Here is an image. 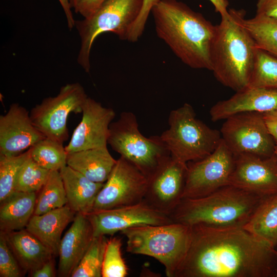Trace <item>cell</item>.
<instances>
[{
    "instance_id": "obj_17",
    "label": "cell",
    "mask_w": 277,
    "mask_h": 277,
    "mask_svg": "<svg viewBox=\"0 0 277 277\" xmlns=\"http://www.w3.org/2000/svg\"><path fill=\"white\" fill-rule=\"evenodd\" d=\"M45 137L33 125L29 111L17 103L0 116V155L19 154Z\"/></svg>"
},
{
    "instance_id": "obj_31",
    "label": "cell",
    "mask_w": 277,
    "mask_h": 277,
    "mask_svg": "<svg viewBox=\"0 0 277 277\" xmlns=\"http://www.w3.org/2000/svg\"><path fill=\"white\" fill-rule=\"evenodd\" d=\"M30 155L29 149L16 155H0V203L15 192L18 174Z\"/></svg>"
},
{
    "instance_id": "obj_2",
    "label": "cell",
    "mask_w": 277,
    "mask_h": 277,
    "mask_svg": "<svg viewBox=\"0 0 277 277\" xmlns=\"http://www.w3.org/2000/svg\"><path fill=\"white\" fill-rule=\"evenodd\" d=\"M151 13L157 36L183 63L193 69L211 70L216 26L177 0H160Z\"/></svg>"
},
{
    "instance_id": "obj_14",
    "label": "cell",
    "mask_w": 277,
    "mask_h": 277,
    "mask_svg": "<svg viewBox=\"0 0 277 277\" xmlns=\"http://www.w3.org/2000/svg\"><path fill=\"white\" fill-rule=\"evenodd\" d=\"M92 224L94 237L112 235L117 232L143 225H159L173 223L170 217L145 201L87 214Z\"/></svg>"
},
{
    "instance_id": "obj_44",
    "label": "cell",
    "mask_w": 277,
    "mask_h": 277,
    "mask_svg": "<svg viewBox=\"0 0 277 277\" xmlns=\"http://www.w3.org/2000/svg\"><path fill=\"white\" fill-rule=\"evenodd\" d=\"M275 254H276V257H277V250H275ZM275 277H277V273H276V276H275Z\"/></svg>"
},
{
    "instance_id": "obj_19",
    "label": "cell",
    "mask_w": 277,
    "mask_h": 277,
    "mask_svg": "<svg viewBox=\"0 0 277 277\" xmlns=\"http://www.w3.org/2000/svg\"><path fill=\"white\" fill-rule=\"evenodd\" d=\"M93 238L92 226L87 215L76 213L72 225L62 238L60 244L58 276H71Z\"/></svg>"
},
{
    "instance_id": "obj_43",
    "label": "cell",
    "mask_w": 277,
    "mask_h": 277,
    "mask_svg": "<svg viewBox=\"0 0 277 277\" xmlns=\"http://www.w3.org/2000/svg\"><path fill=\"white\" fill-rule=\"evenodd\" d=\"M274 154L277 157V146H275V147Z\"/></svg>"
},
{
    "instance_id": "obj_23",
    "label": "cell",
    "mask_w": 277,
    "mask_h": 277,
    "mask_svg": "<svg viewBox=\"0 0 277 277\" xmlns=\"http://www.w3.org/2000/svg\"><path fill=\"white\" fill-rule=\"evenodd\" d=\"M107 146L67 154V165L92 181L104 183L116 163Z\"/></svg>"
},
{
    "instance_id": "obj_16",
    "label": "cell",
    "mask_w": 277,
    "mask_h": 277,
    "mask_svg": "<svg viewBox=\"0 0 277 277\" xmlns=\"http://www.w3.org/2000/svg\"><path fill=\"white\" fill-rule=\"evenodd\" d=\"M82 113L81 121L65 147L67 154L106 147L108 144L109 126L115 116L114 110L103 106L100 102L88 96Z\"/></svg>"
},
{
    "instance_id": "obj_11",
    "label": "cell",
    "mask_w": 277,
    "mask_h": 277,
    "mask_svg": "<svg viewBox=\"0 0 277 277\" xmlns=\"http://www.w3.org/2000/svg\"><path fill=\"white\" fill-rule=\"evenodd\" d=\"M234 164V156L222 139L210 154L187 163L182 199L204 197L230 185Z\"/></svg>"
},
{
    "instance_id": "obj_13",
    "label": "cell",
    "mask_w": 277,
    "mask_h": 277,
    "mask_svg": "<svg viewBox=\"0 0 277 277\" xmlns=\"http://www.w3.org/2000/svg\"><path fill=\"white\" fill-rule=\"evenodd\" d=\"M187 170V164L169 155L163 159L147 177L143 200L168 216L182 200Z\"/></svg>"
},
{
    "instance_id": "obj_4",
    "label": "cell",
    "mask_w": 277,
    "mask_h": 277,
    "mask_svg": "<svg viewBox=\"0 0 277 277\" xmlns=\"http://www.w3.org/2000/svg\"><path fill=\"white\" fill-rule=\"evenodd\" d=\"M265 198L228 185L204 197L182 199L169 216L189 226L243 227Z\"/></svg>"
},
{
    "instance_id": "obj_7",
    "label": "cell",
    "mask_w": 277,
    "mask_h": 277,
    "mask_svg": "<svg viewBox=\"0 0 277 277\" xmlns=\"http://www.w3.org/2000/svg\"><path fill=\"white\" fill-rule=\"evenodd\" d=\"M143 0H106L90 16L75 21L81 45L77 61L86 72L90 70V52L95 39L110 32L128 41L142 9Z\"/></svg>"
},
{
    "instance_id": "obj_34",
    "label": "cell",
    "mask_w": 277,
    "mask_h": 277,
    "mask_svg": "<svg viewBox=\"0 0 277 277\" xmlns=\"http://www.w3.org/2000/svg\"><path fill=\"white\" fill-rule=\"evenodd\" d=\"M21 269L9 245L5 233L1 231L0 276H21L22 275Z\"/></svg>"
},
{
    "instance_id": "obj_41",
    "label": "cell",
    "mask_w": 277,
    "mask_h": 277,
    "mask_svg": "<svg viewBox=\"0 0 277 277\" xmlns=\"http://www.w3.org/2000/svg\"><path fill=\"white\" fill-rule=\"evenodd\" d=\"M215 8V10L221 15V16H226L228 14L227 7L229 3L227 0H208Z\"/></svg>"
},
{
    "instance_id": "obj_32",
    "label": "cell",
    "mask_w": 277,
    "mask_h": 277,
    "mask_svg": "<svg viewBox=\"0 0 277 277\" xmlns=\"http://www.w3.org/2000/svg\"><path fill=\"white\" fill-rule=\"evenodd\" d=\"M50 171L39 166L30 155L18 174L15 192L37 193L47 182Z\"/></svg>"
},
{
    "instance_id": "obj_18",
    "label": "cell",
    "mask_w": 277,
    "mask_h": 277,
    "mask_svg": "<svg viewBox=\"0 0 277 277\" xmlns=\"http://www.w3.org/2000/svg\"><path fill=\"white\" fill-rule=\"evenodd\" d=\"M277 109V89L247 87L229 98L221 101L210 109L213 122L244 112L265 113Z\"/></svg>"
},
{
    "instance_id": "obj_22",
    "label": "cell",
    "mask_w": 277,
    "mask_h": 277,
    "mask_svg": "<svg viewBox=\"0 0 277 277\" xmlns=\"http://www.w3.org/2000/svg\"><path fill=\"white\" fill-rule=\"evenodd\" d=\"M68 201L67 204L76 213L92 212L96 197L104 183H96L66 165L60 170Z\"/></svg>"
},
{
    "instance_id": "obj_26",
    "label": "cell",
    "mask_w": 277,
    "mask_h": 277,
    "mask_svg": "<svg viewBox=\"0 0 277 277\" xmlns=\"http://www.w3.org/2000/svg\"><path fill=\"white\" fill-rule=\"evenodd\" d=\"M243 23L258 48L277 56L276 19L256 14Z\"/></svg>"
},
{
    "instance_id": "obj_33",
    "label": "cell",
    "mask_w": 277,
    "mask_h": 277,
    "mask_svg": "<svg viewBox=\"0 0 277 277\" xmlns=\"http://www.w3.org/2000/svg\"><path fill=\"white\" fill-rule=\"evenodd\" d=\"M122 245L119 238L108 239L102 265V277H125L128 275V268L122 256Z\"/></svg>"
},
{
    "instance_id": "obj_10",
    "label": "cell",
    "mask_w": 277,
    "mask_h": 277,
    "mask_svg": "<svg viewBox=\"0 0 277 277\" xmlns=\"http://www.w3.org/2000/svg\"><path fill=\"white\" fill-rule=\"evenodd\" d=\"M222 139L234 155L251 154L263 157L274 154L275 143L265 125L263 113L244 112L225 120Z\"/></svg>"
},
{
    "instance_id": "obj_29",
    "label": "cell",
    "mask_w": 277,
    "mask_h": 277,
    "mask_svg": "<svg viewBox=\"0 0 277 277\" xmlns=\"http://www.w3.org/2000/svg\"><path fill=\"white\" fill-rule=\"evenodd\" d=\"M247 87L277 89V56L258 48Z\"/></svg>"
},
{
    "instance_id": "obj_8",
    "label": "cell",
    "mask_w": 277,
    "mask_h": 277,
    "mask_svg": "<svg viewBox=\"0 0 277 277\" xmlns=\"http://www.w3.org/2000/svg\"><path fill=\"white\" fill-rule=\"evenodd\" d=\"M108 144L147 178L163 159L170 155L160 136L146 137L141 133L136 117L131 112H122L116 121L111 122Z\"/></svg>"
},
{
    "instance_id": "obj_15",
    "label": "cell",
    "mask_w": 277,
    "mask_h": 277,
    "mask_svg": "<svg viewBox=\"0 0 277 277\" xmlns=\"http://www.w3.org/2000/svg\"><path fill=\"white\" fill-rule=\"evenodd\" d=\"M234 156L230 185L267 197L277 193V157L251 154Z\"/></svg>"
},
{
    "instance_id": "obj_36",
    "label": "cell",
    "mask_w": 277,
    "mask_h": 277,
    "mask_svg": "<svg viewBox=\"0 0 277 277\" xmlns=\"http://www.w3.org/2000/svg\"><path fill=\"white\" fill-rule=\"evenodd\" d=\"M256 14L277 19V0H258Z\"/></svg>"
},
{
    "instance_id": "obj_39",
    "label": "cell",
    "mask_w": 277,
    "mask_h": 277,
    "mask_svg": "<svg viewBox=\"0 0 277 277\" xmlns=\"http://www.w3.org/2000/svg\"><path fill=\"white\" fill-rule=\"evenodd\" d=\"M32 277H54L55 276L54 263L53 258L50 259L41 267L31 274Z\"/></svg>"
},
{
    "instance_id": "obj_28",
    "label": "cell",
    "mask_w": 277,
    "mask_h": 277,
    "mask_svg": "<svg viewBox=\"0 0 277 277\" xmlns=\"http://www.w3.org/2000/svg\"><path fill=\"white\" fill-rule=\"evenodd\" d=\"M31 157L49 171H60L67 165V153L63 143L45 137L29 148Z\"/></svg>"
},
{
    "instance_id": "obj_6",
    "label": "cell",
    "mask_w": 277,
    "mask_h": 277,
    "mask_svg": "<svg viewBox=\"0 0 277 277\" xmlns=\"http://www.w3.org/2000/svg\"><path fill=\"white\" fill-rule=\"evenodd\" d=\"M168 124V129L160 137L170 155L184 163L210 154L222 140L220 131L197 118L192 106L188 103L170 112Z\"/></svg>"
},
{
    "instance_id": "obj_1",
    "label": "cell",
    "mask_w": 277,
    "mask_h": 277,
    "mask_svg": "<svg viewBox=\"0 0 277 277\" xmlns=\"http://www.w3.org/2000/svg\"><path fill=\"white\" fill-rule=\"evenodd\" d=\"M191 227L189 247L174 277H275V248L243 227Z\"/></svg>"
},
{
    "instance_id": "obj_25",
    "label": "cell",
    "mask_w": 277,
    "mask_h": 277,
    "mask_svg": "<svg viewBox=\"0 0 277 277\" xmlns=\"http://www.w3.org/2000/svg\"><path fill=\"white\" fill-rule=\"evenodd\" d=\"M244 229L277 246V193L265 198L256 209Z\"/></svg>"
},
{
    "instance_id": "obj_38",
    "label": "cell",
    "mask_w": 277,
    "mask_h": 277,
    "mask_svg": "<svg viewBox=\"0 0 277 277\" xmlns=\"http://www.w3.org/2000/svg\"><path fill=\"white\" fill-rule=\"evenodd\" d=\"M267 130L277 146V109L263 113Z\"/></svg>"
},
{
    "instance_id": "obj_3",
    "label": "cell",
    "mask_w": 277,
    "mask_h": 277,
    "mask_svg": "<svg viewBox=\"0 0 277 277\" xmlns=\"http://www.w3.org/2000/svg\"><path fill=\"white\" fill-rule=\"evenodd\" d=\"M245 11L230 9L221 16L211 51V70L218 81L235 92L248 86L258 47L244 26Z\"/></svg>"
},
{
    "instance_id": "obj_37",
    "label": "cell",
    "mask_w": 277,
    "mask_h": 277,
    "mask_svg": "<svg viewBox=\"0 0 277 277\" xmlns=\"http://www.w3.org/2000/svg\"><path fill=\"white\" fill-rule=\"evenodd\" d=\"M106 0H83L75 12L84 18L92 15Z\"/></svg>"
},
{
    "instance_id": "obj_12",
    "label": "cell",
    "mask_w": 277,
    "mask_h": 277,
    "mask_svg": "<svg viewBox=\"0 0 277 277\" xmlns=\"http://www.w3.org/2000/svg\"><path fill=\"white\" fill-rule=\"evenodd\" d=\"M147 183V177L138 169L120 156L96 197L92 212L142 201Z\"/></svg>"
},
{
    "instance_id": "obj_20",
    "label": "cell",
    "mask_w": 277,
    "mask_h": 277,
    "mask_svg": "<svg viewBox=\"0 0 277 277\" xmlns=\"http://www.w3.org/2000/svg\"><path fill=\"white\" fill-rule=\"evenodd\" d=\"M75 214L67 204L44 214H33L25 229L47 247L54 256H57L63 231Z\"/></svg>"
},
{
    "instance_id": "obj_21",
    "label": "cell",
    "mask_w": 277,
    "mask_h": 277,
    "mask_svg": "<svg viewBox=\"0 0 277 277\" xmlns=\"http://www.w3.org/2000/svg\"><path fill=\"white\" fill-rule=\"evenodd\" d=\"M21 268L30 274L54 256L52 251L25 228L5 233Z\"/></svg>"
},
{
    "instance_id": "obj_35",
    "label": "cell",
    "mask_w": 277,
    "mask_h": 277,
    "mask_svg": "<svg viewBox=\"0 0 277 277\" xmlns=\"http://www.w3.org/2000/svg\"><path fill=\"white\" fill-rule=\"evenodd\" d=\"M160 1L143 0L141 11L130 31L128 41L135 42L141 37L152 8Z\"/></svg>"
},
{
    "instance_id": "obj_42",
    "label": "cell",
    "mask_w": 277,
    "mask_h": 277,
    "mask_svg": "<svg viewBox=\"0 0 277 277\" xmlns=\"http://www.w3.org/2000/svg\"><path fill=\"white\" fill-rule=\"evenodd\" d=\"M83 0H69L71 7L75 12Z\"/></svg>"
},
{
    "instance_id": "obj_5",
    "label": "cell",
    "mask_w": 277,
    "mask_h": 277,
    "mask_svg": "<svg viewBox=\"0 0 277 277\" xmlns=\"http://www.w3.org/2000/svg\"><path fill=\"white\" fill-rule=\"evenodd\" d=\"M121 232L127 238L128 252L154 258L163 265L168 277H174L191 238V226L176 222L136 226Z\"/></svg>"
},
{
    "instance_id": "obj_30",
    "label": "cell",
    "mask_w": 277,
    "mask_h": 277,
    "mask_svg": "<svg viewBox=\"0 0 277 277\" xmlns=\"http://www.w3.org/2000/svg\"><path fill=\"white\" fill-rule=\"evenodd\" d=\"M107 241L105 235L94 237L89 247L71 276L101 277Z\"/></svg>"
},
{
    "instance_id": "obj_9",
    "label": "cell",
    "mask_w": 277,
    "mask_h": 277,
    "mask_svg": "<svg viewBox=\"0 0 277 277\" xmlns=\"http://www.w3.org/2000/svg\"><path fill=\"white\" fill-rule=\"evenodd\" d=\"M87 97L80 84H67L56 96L46 97L33 107L31 120L45 137L63 143L69 136L67 122L69 114L82 113Z\"/></svg>"
},
{
    "instance_id": "obj_27",
    "label": "cell",
    "mask_w": 277,
    "mask_h": 277,
    "mask_svg": "<svg viewBox=\"0 0 277 277\" xmlns=\"http://www.w3.org/2000/svg\"><path fill=\"white\" fill-rule=\"evenodd\" d=\"M68 203L60 171H51L49 177L37 195L34 214H44L61 208Z\"/></svg>"
},
{
    "instance_id": "obj_40",
    "label": "cell",
    "mask_w": 277,
    "mask_h": 277,
    "mask_svg": "<svg viewBox=\"0 0 277 277\" xmlns=\"http://www.w3.org/2000/svg\"><path fill=\"white\" fill-rule=\"evenodd\" d=\"M61 4V5L64 11L68 27L70 29H72L75 27V21L74 18L72 8L69 0H58Z\"/></svg>"
},
{
    "instance_id": "obj_24",
    "label": "cell",
    "mask_w": 277,
    "mask_h": 277,
    "mask_svg": "<svg viewBox=\"0 0 277 277\" xmlns=\"http://www.w3.org/2000/svg\"><path fill=\"white\" fill-rule=\"evenodd\" d=\"M36 193L15 192L1 203V231L8 233L25 228L34 214Z\"/></svg>"
}]
</instances>
